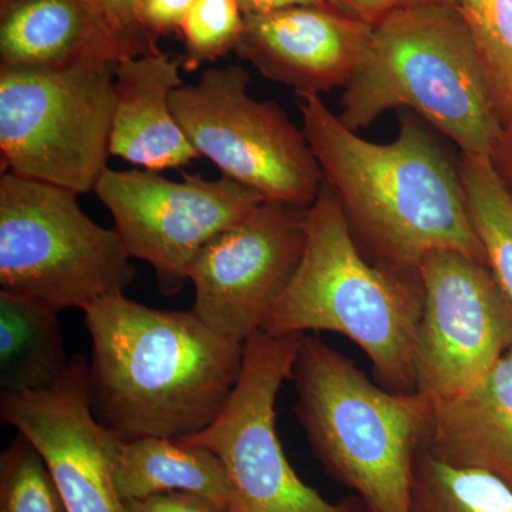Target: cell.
Segmentation results:
<instances>
[{
	"label": "cell",
	"mask_w": 512,
	"mask_h": 512,
	"mask_svg": "<svg viewBox=\"0 0 512 512\" xmlns=\"http://www.w3.org/2000/svg\"><path fill=\"white\" fill-rule=\"evenodd\" d=\"M114 66L0 69L3 173L94 192L111 157Z\"/></svg>",
	"instance_id": "7"
},
{
	"label": "cell",
	"mask_w": 512,
	"mask_h": 512,
	"mask_svg": "<svg viewBox=\"0 0 512 512\" xmlns=\"http://www.w3.org/2000/svg\"><path fill=\"white\" fill-rule=\"evenodd\" d=\"M183 64V56L161 52L116 63L111 157L156 173L200 158L171 109V96L184 84Z\"/></svg>",
	"instance_id": "15"
},
{
	"label": "cell",
	"mask_w": 512,
	"mask_h": 512,
	"mask_svg": "<svg viewBox=\"0 0 512 512\" xmlns=\"http://www.w3.org/2000/svg\"><path fill=\"white\" fill-rule=\"evenodd\" d=\"M461 180L471 221L488 265L512 301V195L490 157L460 156Z\"/></svg>",
	"instance_id": "20"
},
{
	"label": "cell",
	"mask_w": 512,
	"mask_h": 512,
	"mask_svg": "<svg viewBox=\"0 0 512 512\" xmlns=\"http://www.w3.org/2000/svg\"><path fill=\"white\" fill-rule=\"evenodd\" d=\"M340 106L339 119L356 133L389 110L413 111L453 140L461 156L490 157L503 134L457 6L414 2L379 20L369 55Z\"/></svg>",
	"instance_id": "4"
},
{
	"label": "cell",
	"mask_w": 512,
	"mask_h": 512,
	"mask_svg": "<svg viewBox=\"0 0 512 512\" xmlns=\"http://www.w3.org/2000/svg\"><path fill=\"white\" fill-rule=\"evenodd\" d=\"M302 130L367 261L420 276L434 251L487 261L468 210L458 161L417 114L399 110V133L373 143L350 130L318 94L296 93Z\"/></svg>",
	"instance_id": "1"
},
{
	"label": "cell",
	"mask_w": 512,
	"mask_h": 512,
	"mask_svg": "<svg viewBox=\"0 0 512 512\" xmlns=\"http://www.w3.org/2000/svg\"><path fill=\"white\" fill-rule=\"evenodd\" d=\"M0 512H69L45 458L22 433L0 456Z\"/></svg>",
	"instance_id": "23"
},
{
	"label": "cell",
	"mask_w": 512,
	"mask_h": 512,
	"mask_svg": "<svg viewBox=\"0 0 512 512\" xmlns=\"http://www.w3.org/2000/svg\"><path fill=\"white\" fill-rule=\"evenodd\" d=\"M501 121L512 117V0H458Z\"/></svg>",
	"instance_id": "22"
},
{
	"label": "cell",
	"mask_w": 512,
	"mask_h": 512,
	"mask_svg": "<svg viewBox=\"0 0 512 512\" xmlns=\"http://www.w3.org/2000/svg\"><path fill=\"white\" fill-rule=\"evenodd\" d=\"M423 313L414 342L416 392L439 403L460 396L512 350V301L488 262L434 251L419 268Z\"/></svg>",
	"instance_id": "11"
},
{
	"label": "cell",
	"mask_w": 512,
	"mask_h": 512,
	"mask_svg": "<svg viewBox=\"0 0 512 512\" xmlns=\"http://www.w3.org/2000/svg\"><path fill=\"white\" fill-rule=\"evenodd\" d=\"M195 0H141V20L156 39L180 32L185 16Z\"/></svg>",
	"instance_id": "27"
},
{
	"label": "cell",
	"mask_w": 512,
	"mask_h": 512,
	"mask_svg": "<svg viewBox=\"0 0 512 512\" xmlns=\"http://www.w3.org/2000/svg\"><path fill=\"white\" fill-rule=\"evenodd\" d=\"M116 228L84 214L77 194L6 173L0 178V291L47 308L84 309L136 279Z\"/></svg>",
	"instance_id": "6"
},
{
	"label": "cell",
	"mask_w": 512,
	"mask_h": 512,
	"mask_svg": "<svg viewBox=\"0 0 512 512\" xmlns=\"http://www.w3.org/2000/svg\"><path fill=\"white\" fill-rule=\"evenodd\" d=\"M303 333L258 332L245 343L238 382L207 429L177 439L220 458L229 487L228 512H365L359 498L330 503L295 473L276 433V399Z\"/></svg>",
	"instance_id": "9"
},
{
	"label": "cell",
	"mask_w": 512,
	"mask_h": 512,
	"mask_svg": "<svg viewBox=\"0 0 512 512\" xmlns=\"http://www.w3.org/2000/svg\"><path fill=\"white\" fill-rule=\"evenodd\" d=\"M121 501L187 491L229 508V487L220 458L204 447L168 437L121 440L116 466Z\"/></svg>",
	"instance_id": "18"
},
{
	"label": "cell",
	"mask_w": 512,
	"mask_h": 512,
	"mask_svg": "<svg viewBox=\"0 0 512 512\" xmlns=\"http://www.w3.org/2000/svg\"><path fill=\"white\" fill-rule=\"evenodd\" d=\"M94 192L110 211L128 255L153 268L167 298L183 291L192 262L212 238L266 201L227 177L183 173V180L173 181L150 170L107 168Z\"/></svg>",
	"instance_id": "10"
},
{
	"label": "cell",
	"mask_w": 512,
	"mask_h": 512,
	"mask_svg": "<svg viewBox=\"0 0 512 512\" xmlns=\"http://www.w3.org/2000/svg\"><path fill=\"white\" fill-rule=\"evenodd\" d=\"M87 370L74 355L50 389L0 393V417L35 444L69 512H123L114 480L121 439L94 417Z\"/></svg>",
	"instance_id": "13"
},
{
	"label": "cell",
	"mask_w": 512,
	"mask_h": 512,
	"mask_svg": "<svg viewBox=\"0 0 512 512\" xmlns=\"http://www.w3.org/2000/svg\"><path fill=\"white\" fill-rule=\"evenodd\" d=\"M410 512H512V488L484 471L447 466L423 450L414 467Z\"/></svg>",
	"instance_id": "21"
},
{
	"label": "cell",
	"mask_w": 512,
	"mask_h": 512,
	"mask_svg": "<svg viewBox=\"0 0 512 512\" xmlns=\"http://www.w3.org/2000/svg\"><path fill=\"white\" fill-rule=\"evenodd\" d=\"M244 23L238 0H195L180 29L184 72H195L235 50Z\"/></svg>",
	"instance_id": "24"
},
{
	"label": "cell",
	"mask_w": 512,
	"mask_h": 512,
	"mask_svg": "<svg viewBox=\"0 0 512 512\" xmlns=\"http://www.w3.org/2000/svg\"><path fill=\"white\" fill-rule=\"evenodd\" d=\"M336 8L345 10L356 18L375 26L393 10L403 8L417 0H332Z\"/></svg>",
	"instance_id": "28"
},
{
	"label": "cell",
	"mask_w": 512,
	"mask_h": 512,
	"mask_svg": "<svg viewBox=\"0 0 512 512\" xmlns=\"http://www.w3.org/2000/svg\"><path fill=\"white\" fill-rule=\"evenodd\" d=\"M249 83L239 64L207 69L171 96L175 119L222 177L266 201L311 207L325 184L311 144L278 104L249 96Z\"/></svg>",
	"instance_id": "8"
},
{
	"label": "cell",
	"mask_w": 512,
	"mask_h": 512,
	"mask_svg": "<svg viewBox=\"0 0 512 512\" xmlns=\"http://www.w3.org/2000/svg\"><path fill=\"white\" fill-rule=\"evenodd\" d=\"M244 15H266L298 6H335L332 0H238ZM336 8V6H335Z\"/></svg>",
	"instance_id": "29"
},
{
	"label": "cell",
	"mask_w": 512,
	"mask_h": 512,
	"mask_svg": "<svg viewBox=\"0 0 512 512\" xmlns=\"http://www.w3.org/2000/svg\"><path fill=\"white\" fill-rule=\"evenodd\" d=\"M424 450L440 463L484 471L512 488V350L476 386L434 403Z\"/></svg>",
	"instance_id": "17"
},
{
	"label": "cell",
	"mask_w": 512,
	"mask_h": 512,
	"mask_svg": "<svg viewBox=\"0 0 512 512\" xmlns=\"http://www.w3.org/2000/svg\"><path fill=\"white\" fill-rule=\"evenodd\" d=\"M308 208L264 201L212 238L190 269L195 315L241 345L261 332L301 262Z\"/></svg>",
	"instance_id": "12"
},
{
	"label": "cell",
	"mask_w": 512,
	"mask_h": 512,
	"mask_svg": "<svg viewBox=\"0 0 512 512\" xmlns=\"http://www.w3.org/2000/svg\"><path fill=\"white\" fill-rule=\"evenodd\" d=\"M373 25L335 6L245 16L234 52L295 93L346 89L369 55Z\"/></svg>",
	"instance_id": "14"
},
{
	"label": "cell",
	"mask_w": 512,
	"mask_h": 512,
	"mask_svg": "<svg viewBox=\"0 0 512 512\" xmlns=\"http://www.w3.org/2000/svg\"><path fill=\"white\" fill-rule=\"evenodd\" d=\"M291 379L293 413L325 473L353 491L365 512L412 511L414 467L433 427L429 397L384 389L305 333Z\"/></svg>",
	"instance_id": "3"
},
{
	"label": "cell",
	"mask_w": 512,
	"mask_h": 512,
	"mask_svg": "<svg viewBox=\"0 0 512 512\" xmlns=\"http://www.w3.org/2000/svg\"><path fill=\"white\" fill-rule=\"evenodd\" d=\"M92 336L90 406L121 440L181 439L207 429L238 382L244 346L194 311H160L123 295L84 309Z\"/></svg>",
	"instance_id": "2"
},
{
	"label": "cell",
	"mask_w": 512,
	"mask_h": 512,
	"mask_svg": "<svg viewBox=\"0 0 512 512\" xmlns=\"http://www.w3.org/2000/svg\"><path fill=\"white\" fill-rule=\"evenodd\" d=\"M423 306L420 276L367 261L325 181L306 211L301 262L261 332L339 333L365 353L377 384L390 392L414 393V342Z\"/></svg>",
	"instance_id": "5"
},
{
	"label": "cell",
	"mask_w": 512,
	"mask_h": 512,
	"mask_svg": "<svg viewBox=\"0 0 512 512\" xmlns=\"http://www.w3.org/2000/svg\"><path fill=\"white\" fill-rule=\"evenodd\" d=\"M70 359L59 312L0 291V393L50 389Z\"/></svg>",
	"instance_id": "19"
},
{
	"label": "cell",
	"mask_w": 512,
	"mask_h": 512,
	"mask_svg": "<svg viewBox=\"0 0 512 512\" xmlns=\"http://www.w3.org/2000/svg\"><path fill=\"white\" fill-rule=\"evenodd\" d=\"M111 35L120 40L134 55L160 52L156 37L141 20V0H82Z\"/></svg>",
	"instance_id": "25"
},
{
	"label": "cell",
	"mask_w": 512,
	"mask_h": 512,
	"mask_svg": "<svg viewBox=\"0 0 512 512\" xmlns=\"http://www.w3.org/2000/svg\"><path fill=\"white\" fill-rule=\"evenodd\" d=\"M123 512H228L220 504L205 495L173 491L150 497L128 500L123 503Z\"/></svg>",
	"instance_id": "26"
},
{
	"label": "cell",
	"mask_w": 512,
	"mask_h": 512,
	"mask_svg": "<svg viewBox=\"0 0 512 512\" xmlns=\"http://www.w3.org/2000/svg\"><path fill=\"white\" fill-rule=\"evenodd\" d=\"M131 57L82 0H0V69H69Z\"/></svg>",
	"instance_id": "16"
},
{
	"label": "cell",
	"mask_w": 512,
	"mask_h": 512,
	"mask_svg": "<svg viewBox=\"0 0 512 512\" xmlns=\"http://www.w3.org/2000/svg\"><path fill=\"white\" fill-rule=\"evenodd\" d=\"M417 2L437 3V5L458 6V0H417Z\"/></svg>",
	"instance_id": "30"
}]
</instances>
